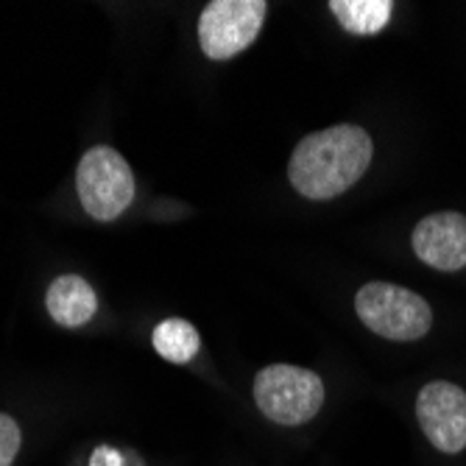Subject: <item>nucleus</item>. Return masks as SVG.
<instances>
[{
    "label": "nucleus",
    "mask_w": 466,
    "mask_h": 466,
    "mask_svg": "<svg viewBox=\"0 0 466 466\" xmlns=\"http://www.w3.org/2000/svg\"><path fill=\"white\" fill-rule=\"evenodd\" d=\"M371 137L352 123L308 135L296 146L288 177L305 198L327 201L350 190L371 165Z\"/></svg>",
    "instance_id": "f257e3e1"
},
{
    "label": "nucleus",
    "mask_w": 466,
    "mask_h": 466,
    "mask_svg": "<svg viewBox=\"0 0 466 466\" xmlns=\"http://www.w3.org/2000/svg\"><path fill=\"white\" fill-rule=\"evenodd\" d=\"M254 402L266 419L285 428L310 421L324 405V383L310 369L274 363L254 377Z\"/></svg>",
    "instance_id": "f03ea898"
},
{
    "label": "nucleus",
    "mask_w": 466,
    "mask_h": 466,
    "mask_svg": "<svg viewBox=\"0 0 466 466\" xmlns=\"http://www.w3.org/2000/svg\"><path fill=\"white\" fill-rule=\"evenodd\" d=\"M355 310L371 332L389 341H419L433 324L431 305L419 293L391 282L363 285L355 296Z\"/></svg>",
    "instance_id": "7ed1b4c3"
},
{
    "label": "nucleus",
    "mask_w": 466,
    "mask_h": 466,
    "mask_svg": "<svg viewBox=\"0 0 466 466\" xmlns=\"http://www.w3.org/2000/svg\"><path fill=\"white\" fill-rule=\"evenodd\" d=\"M76 190L96 221H115L135 198L132 167L109 146L90 148L78 162Z\"/></svg>",
    "instance_id": "20e7f679"
},
{
    "label": "nucleus",
    "mask_w": 466,
    "mask_h": 466,
    "mask_svg": "<svg viewBox=\"0 0 466 466\" xmlns=\"http://www.w3.org/2000/svg\"><path fill=\"white\" fill-rule=\"evenodd\" d=\"M268 15L266 0H213L198 20V42L209 59H232L258 39Z\"/></svg>",
    "instance_id": "39448f33"
},
{
    "label": "nucleus",
    "mask_w": 466,
    "mask_h": 466,
    "mask_svg": "<svg viewBox=\"0 0 466 466\" xmlns=\"http://www.w3.org/2000/svg\"><path fill=\"white\" fill-rule=\"evenodd\" d=\"M416 416L421 433L428 441L447 452L455 455L466 447V391L436 380L428 383L416 397Z\"/></svg>",
    "instance_id": "423d86ee"
},
{
    "label": "nucleus",
    "mask_w": 466,
    "mask_h": 466,
    "mask_svg": "<svg viewBox=\"0 0 466 466\" xmlns=\"http://www.w3.org/2000/svg\"><path fill=\"white\" fill-rule=\"evenodd\" d=\"M413 251L436 271L466 268V216L436 213L421 218L413 229Z\"/></svg>",
    "instance_id": "0eeeda50"
},
{
    "label": "nucleus",
    "mask_w": 466,
    "mask_h": 466,
    "mask_svg": "<svg viewBox=\"0 0 466 466\" xmlns=\"http://www.w3.org/2000/svg\"><path fill=\"white\" fill-rule=\"evenodd\" d=\"M46 305H48L51 319L62 327L87 324L98 310L96 290L87 285V279L73 277V274L54 279V285L48 288V296H46Z\"/></svg>",
    "instance_id": "6e6552de"
},
{
    "label": "nucleus",
    "mask_w": 466,
    "mask_h": 466,
    "mask_svg": "<svg viewBox=\"0 0 466 466\" xmlns=\"http://www.w3.org/2000/svg\"><path fill=\"white\" fill-rule=\"evenodd\" d=\"M332 15L350 34H377L391 20V0H332Z\"/></svg>",
    "instance_id": "1a4fd4ad"
},
{
    "label": "nucleus",
    "mask_w": 466,
    "mask_h": 466,
    "mask_svg": "<svg viewBox=\"0 0 466 466\" xmlns=\"http://www.w3.org/2000/svg\"><path fill=\"white\" fill-rule=\"evenodd\" d=\"M154 350L171 363H187L193 360V355L201 347L198 329L185 321V319H165L162 324H157L154 335H151Z\"/></svg>",
    "instance_id": "9d476101"
},
{
    "label": "nucleus",
    "mask_w": 466,
    "mask_h": 466,
    "mask_svg": "<svg viewBox=\"0 0 466 466\" xmlns=\"http://www.w3.org/2000/svg\"><path fill=\"white\" fill-rule=\"evenodd\" d=\"M20 428L9 413H0V466H12L15 455L20 452Z\"/></svg>",
    "instance_id": "9b49d317"
},
{
    "label": "nucleus",
    "mask_w": 466,
    "mask_h": 466,
    "mask_svg": "<svg viewBox=\"0 0 466 466\" xmlns=\"http://www.w3.org/2000/svg\"><path fill=\"white\" fill-rule=\"evenodd\" d=\"M90 466H129L126 458L117 452V450H109V447H98L90 458Z\"/></svg>",
    "instance_id": "f8f14e48"
}]
</instances>
